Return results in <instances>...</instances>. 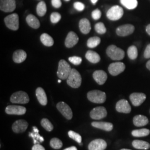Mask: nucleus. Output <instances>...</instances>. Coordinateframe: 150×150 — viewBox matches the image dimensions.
Segmentation results:
<instances>
[{"label":"nucleus","instance_id":"nucleus-14","mask_svg":"<svg viewBox=\"0 0 150 150\" xmlns=\"http://www.w3.org/2000/svg\"><path fill=\"white\" fill-rule=\"evenodd\" d=\"M146 98V96L144 93L134 92L131 94L129 96V100L132 104L134 106H139L143 102H144Z\"/></svg>","mask_w":150,"mask_h":150},{"label":"nucleus","instance_id":"nucleus-53","mask_svg":"<svg viewBox=\"0 0 150 150\" xmlns=\"http://www.w3.org/2000/svg\"><path fill=\"white\" fill-rule=\"evenodd\" d=\"M80 145H81V146H82V144L81 142V143H80Z\"/></svg>","mask_w":150,"mask_h":150},{"label":"nucleus","instance_id":"nucleus-28","mask_svg":"<svg viewBox=\"0 0 150 150\" xmlns=\"http://www.w3.org/2000/svg\"><path fill=\"white\" fill-rule=\"evenodd\" d=\"M40 40L41 42L46 46L51 47L54 45V41L53 38L47 33H45L42 34L40 37Z\"/></svg>","mask_w":150,"mask_h":150},{"label":"nucleus","instance_id":"nucleus-27","mask_svg":"<svg viewBox=\"0 0 150 150\" xmlns=\"http://www.w3.org/2000/svg\"><path fill=\"white\" fill-rule=\"evenodd\" d=\"M26 20L27 24L33 28L38 29L40 26V23L36 17L33 15H29L27 16Z\"/></svg>","mask_w":150,"mask_h":150},{"label":"nucleus","instance_id":"nucleus-18","mask_svg":"<svg viewBox=\"0 0 150 150\" xmlns=\"http://www.w3.org/2000/svg\"><path fill=\"white\" fill-rule=\"evenodd\" d=\"M79 40V37L74 32L71 31L69 32L66 38L64 44L66 47L67 48H71L75 46Z\"/></svg>","mask_w":150,"mask_h":150},{"label":"nucleus","instance_id":"nucleus-50","mask_svg":"<svg viewBox=\"0 0 150 150\" xmlns=\"http://www.w3.org/2000/svg\"><path fill=\"white\" fill-rule=\"evenodd\" d=\"M91 2L93 4V5H95L97 2L98 0H91Z\"/></svg>","mask_w":150,"mask_h":150},{"label":"nucleus","instance_id":"nucleus-30","mask_svg":"<svg viewBox=\"0 0 150 150\" xmlns=\"http://www.w3.org/2000/svg\"><path fill=\"white\" fill-rule=\"evenodd\" d=\"M150 134V131L149 129H134L131 132V134L136 137H142L147 136Z\"/></svg>","mask_w":150,"mask_h":150},{"label":"nucleus","instance_id":"nucleus-8","mask_svg":"<svg viewBox=\"0 0 150 150\" xmlns=\"http://www.w3.org/2000/svg\"><path fill=\"white\" fill-rule=\"evenodd\" d=\"M56 107L59 112L67 120H70L72 118L73 113L70 106L64 102H59L57 104Z\"/></svg>","mask_w":150,"mask_h":150},{"label":"nucleus","instance_id":"nucleus-12","mask_svg":"<svg viewBox=\"0 0 150 150\" xmlns=\"http://www.w3.org/2000/svg\"><path fill=\"white\" fill-rule=\"evenodd\" d=\"M16 7L15 0H0V9L5 12H11Z\"/></svg>","mask_w":150,"mask_h":150},{"label":"nucleus","instance_id":"nucleus-23","mask_svg":"<svg viewBox=\"0 0 150 150\" xmlns=\"http://www.w3.org/2000/svg\"><path fill=\"white\" fill-rule=\"evenodd\" d=\"M27 57L26 52L22 50L16 51L13 54V60L15 62L20 64L23 62Z\"/></svg>","mask_w":150,"mask_h":150},{"label":"nucleus","instance_id":"nucleus-39","mask_svg":"<svg viewBox=\"0 0 150 150\" xmlns=\"http://www.w3.org/2000/svg\"><path fill=\"white\" fill-rule=\"evenodd\" d=\"M69 60L72 64L75 65H79L82 62V59L80 57H77V56L70 57L69 58Z\"/></svg>","mask_w":150,"mask_h":150},{"label":"nucleus","instance_id":"nucleus-33","mask_svg":"<svg viewBox=\"0 0 150 150\" xmlns=\"http://www.w3.org/2000/svg\"><path fill=\"white\" fill-rule=\"evenodd\" d=\"M127 54L131 59H136L138 56V50L135 46H131L127 50Z\"/></svg>","mask_w":150,"mask_h":150},{"label":"nucleus","instance_id":"nucleus-25","mask_svg":"<svg viewBox=\"0 0 150 150\" xmlns=\"http://www.w3.org/2000/svg\"><path fill=\"white\" fill-rule=\"evenodd\" d=\"M86 59L92 64H97L100 61L101 57L100 55L96 52L88 50L86 54Z\"/></svg>","mask_w":150,"mask_h":150},{"label":"nucleus","instance_id":"nucleus-15","mask_svg":"<svg viewBox=\"0 0 150 150\" xmlns=\"http://www.w3.org/2000/svg\"><path fill=\"white\" fill-rule=\"evenodd\" d=\"M5 112L8 115H23L26 112V108L21 106L9 105L6 108Z\"/></svg>","mask_w":150,"mask_h":150},{"label":"nucleus","instance_id":"nucleus-52","mask_svg":"<svg viewBox=\"0 0 150 150\" xmlns=\"http://www.w3.org/2000/svg\"><path fill=\"white\" fill-rule=\"evenodd\" d=\"M58 82H59V83H61V80H58Z\"/></svg>","mask_w":150,"mask_h":150},{"label":"nucleus","instance_id":"nucleus-4","mask_svg":"<svg viewBox=\"0 0 150 150\" xmlns=\"http://www.w3.org/2000/svg\"><path fill=\"white\" fill-rule=\"evenodd\" d=\"M107 56L113 60H121L125 57L123 50L118 48L115 45H111L106 50Z\"/></svg>","mask_w":150,"mask_h":150},{"label":"nucleus","instance_id":"nucleus-20","mask_svg":"<svg viewBox=\"0 0 150 150\" xmlns=\"http://www.w3.org/2000/svg\"><path fill=\"white\" fill-rule=\"evenodd\" d=\"M91 125L95 128L101 129L107 132L111 131L113 128L112 123L111 122H103V121L92 122L91 123Z\"/></svg>","mask_w":150,"mask_h":150},{"label":"nucleus","instance_id":"nucleus-22","mask_svg":"<svg viewBox=\"0 0 150 150\" xmlns=\"http://www.w3.org/2000/svg\"><path fill=\"white\" fill-rule=\"evenodd\" d=\"M148 118L142 115L135 116L133 118V123L136 127H142L147 125L149 123Z\"/></svg>","mask_w":150,"mask_h":150},{"label":"nucleus","instance_id":"nucleus-5","mask_svg":"<svg viewBox=\"0 0 150 150\" xmlns=\"http://www.w3.org/2000/svg\"><path fill=\"white\" fill-rule=\"evenodd\" d=\"M123 15V8L119 6H113L107 12V17L111 21L120 20Z\"/></svg>","mask_w":150,"mask_h":150},{"label":"nucleus","instance_id":"nucleus-29","mask_svg":"<svg viewBox=\"0 0 150 150\" xmlns=\"http://www.w3.org/2000/svg\"><path fill=\"white\" fill-rule=\"evenodd\" d=\"M120 2L129 10H134L138 5L137 0H120Z\"/></svg>","mask_w":150,"mask_h":150},{"label":"nucleus","instance_id":"nucleus-43","mask_svg":"<svg viewBox=\"0 0 150 150\" xmlns=\"http://www.w3.org/2000/svg\"><path fill=\"white\" fill-rule=\"evenodd\" d=\"M52 5L54 8H58L62 5V2L61 0H51Z\"/></svg>","mask_w":150,"mask_h":150},{"label":"nucleus","instance_id":"nucleus-49","mask_svg":"<svg viewBox=\"0 0 150 150\" xmlns=\"http://www.w3.org/2000/svg\"><path fill=\"white\" fill-rule=\"evenodd\" d=\"M33 131H34V132H39L38 129H37V127H35V126L33 127Z\"/></svg>","mask_w":150,"mask_h":150},{"label":"nucleus","instance_id":"nucleus-11","mask_svg":"<svg viewBox=\"0 0 150 150\" xmlns=\"http://www.w3.org/2000/svg\"><path fill=\"white\" fill-rule=\"evenodd\" d=\"M134 27L131 24H126L120 26L116 29V33L119 36H127L134 32Z\"/></svg>","mask_w":150,"mask_h":150},{"label":"nucleus","instance_id":"nucleus-35","mask_svg":"<svg viewBox=\"0 0 150 150\" xmlns=\"http://www.w3.org/2000/svg\"><path fill=\"white\" fill-rule=\"evenodd\" d=\"M50 144L52 148H53L54 149H56V150L60 149L63 146L62 142L58 138L52 139L50 141Z\"/></svg>","mask_w":150,"mask_h":150},{"label":"nucleus","instance_id":"nucleus-10","mask_svg":"<svg viewBox=\"0 0 150 150\" xmlns=\"http://www.w3.org/2000/svg\"><path fill=\"white\" fill-rule=\"evenodd\" d=\"M126 66L123 62H116L110 64L108 67V72L112 76H117L125 70Z\"/></svg>","mask_w":150,"mask_h":150},{"label":"nucleus","instance_id":"nucleus-26","mask_svg":"<svg viewBox=\"0 0 150 150\" xmlns=\"http://www.w3.org/2000/svg\"><path fill=\"white\" fill-rule=\"evenodd\" d=\"M132 145L136 149L138 150H146L149 149L150 148V144L146 141L142 140H134L132 142Z\"/></svg>","mask_w":150,"mask_h":150},{"label":"nucleus","instance_id":"nucleus-6","mask_svg":"<svg viewBox=\"0 0 150 150\" xmlns=\"http://www.w3.org/2000/svg\"><path fill=\"white\" fill-rule=\"evenodd\" d=\"M10 101L13 103L26 104L29 102L30 98L26 92L24 91H17L11 95Z\"/></svg>","mask_w":150,"mask_h":150},{"label":"nucleus","instance_id":"nucleus-24","mask_svg":"<svg viewBox=\"0 0 150 150\" xmlns=\"http://www.w3.org/2000/svg\"><path fill=\"white\" fill-rule=\"evenodd\" d=\"M79 27L81 32L83 34H88L91 31L90 22L87 18L81 19L79 22Z\"/></svg>","mask_w":150,"mask_h":150},{"label":"nucleus","instance_id":"nucleus-55","mask_svg":"<svg viewBox=\"0 0 150 150\" xmlns=\"http://www.w3.org/2000/svg\"></svg>","mask_w":150,"mask_h":150},{"label":"nucleus","instance_id":"nucleus-54","mask_svg":"<svg viewBox=\"0 0 150 150\" xmlns=\"http://www.w3.org/2000/svg\"><path fill=\"white\" fill-rule=\"evenodd\" d=\"M65 1H69L70 0H65Z\"/></svg>","mask_w":150,"mask_h":150},{"label":"nucleus","instance_id":"nucleus-45","mask_svg":"<svg viewBox=\"0 0 150 150\" xmlns=\"http://www.w3.org/2000/svg\"><path fill=\"white\" fill-rule=\"evenodd\" d=\"M32 150H45V149L40 144H35L32 147Z\"/></svg>","mask_w":150,"mask_h":150},{"label":"nucleus","instance_id":"nucleus-2","mask_svg":"<svg viewBox=\"0 0 150 150\" xmlns=\"http://www.w3.org/2000/svg\"><path fill=\"white\" fill-rule=\"evenodd\" d=\"M82 77L80 74L77 70L73 69L67 79V84L74 88H79L81 85Z\"/></svg>","mask_w":150,"mask_h":150},{"label":"nucleus","instance_id":"nucleus-19","mask_svg":"<svg viewBox=\"0 0 150 150\" xmlns=\"http://www.w3.org/2000/svg\"><path fill=\"white\" fill-rule=\"evenodd\" d=\"M93 78L98 85H102L107 80V74L103 70H97L93 74Z\"/></svg>","mask_w":150,"mask_h":150},{"label":"nucleus","instance_id":"nucleus-47","mask_svg":"<svg viewBox=\"0 0 150 150\" xmlns=\"http://www.w3.org/2000/svg\"><path fill=\"white\" fill-rule=\"evenodd\" d=\"M64 150H77V148L75 147V146H71L70 147H68V148H66Z\"/></svg>","mask_w":150,"mask_h":150},{"label":"nucleus","instance_id":"nucleus-41","mask_svg":"<svg viewBox=\"0 0 150 150\" xmlns=\"http://www.w3.org/2000/svg\"><path fill=\"white\" fill-rule=\"evenodd\" d=\"M29 135H30V137H31L33 138V139H36L38 141H40V142H43V141H44L43 137H41L39 134L38 132H32V133H30Z\"/></svg>","mask_w":150,"mask_h":150},{"label":"nucleus","instance_id":"nucleus-40","mask_svg":"<svg viewBox=\"0 0 150 150\" xmlns=\"http://www.w3.org/2000/svg\"><path fill=\"white\" fill-rule=\"evenodd\" d=\"M91 16L93 20H98L101 17V12L98 9H96L94 11H92L91 13Z\"/></svg>","mask_w":150,"mask_h":150},{"label":"nucleus","instance_id":"nucleus-37","mask_svg":"<svg viewBox=\"0 0 150 150\" xmlns=\"http://www.w3.org/2000/svg\"><path fill=\"white\" fill-rule=\"evenodd\" d=\"M68 134L71 139L75 140L77 142L80 144L82 141V137L80 134L73 131H69Z\"/></svg>","mask_w":150,"mask_h":150},{"label":"nucleus","instance_id":"nucleus-36","mask_svg":"<svg viewBox=\"0 0 150 150\" xmlns=\"http://www.w3.org/2000/svg\"><path fill=\"white\" fill-rule=\"evenodd\" d=\"M95 31L99 34H104L106 32V28L102 22H98L95 26Z\"/></svg>","mask_w":150,"mask_h":150},{"label":"nucleus","instance_id":"nucleus-21","mask_svg":"<svg viewBox=\"0 0 150 150\" xmlns=\"http://www.w3.org/2000/svg\"><path fill=\"white\" fill-rule=\"evenodd\" d=\"M36 95L38 101L42 106H46L47 103V98L46 92L42 88L38 87L36 90Z\"/></svg>","mask_w":150,"mask_h":150},{"label":"nucleus","instance_id":"nucleus-42","mask_svg":"<svg viewBox=\"0 0 150 150\" xmlns=\"http://www.w3.org/2000/svg\"><path fill=\"white\" fill-rule=\"evenodd\" d=\"M74 7L77 11H82L85 9V5L80 2H76L74 4Z\"/></svg>","mask_w":150,"mask_h":150},{"label":"nucleus","instance_id":"nucleus-1","mask_svg":"<svg viewBox=\"0 0 150 150\" xmlns=\"http://www.w3.org/2000/svg\"><path fill=\"white\" fill-rule=\"evenodd\" d=\"M72 69L70 64H69L64 59H61L59 63L58 70L57 75L61 80H67L71 73Z\"/></svg>","mask_w":150,"mask_h":150},{"label":"nucleus","instance_id":"nucleus-48","mask_svg":"<svg viewBox=\"0 0 150 150\" xmlns=\"http://www.w3.org/2000/svg\"><path fill=\"white\" fill-rule=\"evenodd\" d=\"M146 67L147 68V69L150 71V59L149 61H147V62L146 63Z\"/></svg>","mask_w":150,"mask_h":150},{"label":"nucleus","instance_id":"nucleus-13","mask_svg":"<svg viewBox=\"0 0 150 150\" xmlns=\"http://www.w3.org/2000/svg\"><path fill=\"white\" fill-rule=\"evenodd\" d=\"M28 126V123L26 120H19L13 123L12 129L15 133L19 134L24 132L27 129Z\"/></svg>","mask_w":150,"mask_h":150},{"label":"nucleus","instance_id":"nucleus-17","mask_svg":"<svg viewBox=\"0 0 150 150\" xmlns=\"http://www.w3.org/2000/svg\"><path fill=\"white\" fill-rule=\"evenodd\" d=\"M116 110L118 112L129 113L131 111V107L126 100L122 99L117 102Z\"/></svg>","mask_w":150,"mask_h":150},{"label":"nucleus","instance_id":"nucleus-9","mask_svg":"<svg viewBox=\"0 0 150 150\" xmlns=\"http://www.w3.org/2000/svg\"><path fill=\"white\" fill-rule=\"evenodd\" d=\"M107 110L105 107L98 106L91 110L90 116L92 119L99 120L105 118L107 116Z\"/></svg>","mask_w":150,"mask_h":150},{"label":"nucleus","instance_id":"nucleus-31","mask_svg":"<svg viewBox=\"0 0 150 150\" xmlns=\"http://www.w3.org/2000/svg\"><path fill=\"white\" fill-rule=\"evenodd\" d=\"M36 12L38 16H43L47 12V7L45 2L41 1L38 4L36 8Z\"/></svg>","mask_w":150,"mask_h":150},{"label":"nucleus","instance_id":"nucleus-51","mask_svg":"<svg viewBox=\"0 0 150 150\" xmlns=\"http://www.w3.org/2000/svg\"><path fill=\"white\" fill-rule=\"evenodd\" d=\"M121 150H129V149H121Z\"/></svg>","mask_w":150,"mask_h":150},{"label":"nucleus","instance_id":"nucleus-3","mask_svg":"<svg viewBox=\"0 0 150 150\" xmlns=\"http://www.w3.org/2000/svg\"><path fill=\"white\" fill-rule=\"evenodd\" d=\"M87 98L91 102L95 103H103L106 101L105 92L100 90H92L87 93Z\"/></svg>","mask_w":150,"mask_h":150},{"label":"nucleus","instance_id":"nucleus-32","mask_svg":"<svg viewBox=\"0 0 150 150\" xmlns=\"http://www.w3.org/2000/svg\"><path fill=\"white\" fill-rule=\"evenodd\" d=\"M101 42V39L99 37L90 38L87 41V45L89 48H95Z\"/></svg>","mask_w":150,"mask_h":150},{"label":"nucleus","instance_id":"nucleus-7","mask_svg":"<svg viewBox=\"0 0 150 150\" xmlns=\"http://www.w3.org/2000/svg\"><path fill=\"white\" fill-rule=\"evenodd\" d=\"M6 26L8 28L16 31L19 28V17L17 13H12L6 17L4 19Z\"/></svg>","mask_w":150,"mask_h":150},{"label":"nucleus","instance_id":"nucleus-34","mask_svg":"<svg viewBox=\"0 0 150 150\" xmlns=\"http://www.w3.org/2000/svg\"><path fill=\"white\" fill-rule=\"evenodd\" d=\"M41 125L47 131L51 132L54 129V126L47 118H43L41 121Z\"/></svg>","mask_w":150,"mask_h":150},{"label":"nucleus","instance_id":"nucleus-16","mask_svg":"<svg viewBox=\"0 0 150 150\" xmlns=\"http://www.w3.org/2000/svg\"><path fill=\"white\" fill-rule=\"evenodd\" d=\"M107 147V143L104 139H94L88 146V150H105Z\"/></svg>","mask_w":150,"mask_h":150},{"label":"nucleus","instance_id":"nucleus-38","mask_svg":"<svg viewBox=\"0 0 150 150\" xmlns=\"http://www.w3.org/2000/svg\"><path fill=\"white\" fill-rule=\"evenodd\" d=\"M61 18V15L58 12H53L50 16L51 21L52 23H56L60 21Z\"/></svg>","mask_w":150,"mask_h":150},{"label":"nucleus","instance_id":"nucleus-44","mask_svg":"<svg viewBox=\"0 0 150 150\" xmlns=\"http://www.w3.org/2000/svg\"><path fill=\"white\" fill-rule=\"evenodd\" d=\"M145 59H150V43L149 44L146 48L145 49L144 54Z\"/></svg>","mask_w":150,"mask_h":150},{"label":"nucleus","instance_id":"nucleus-46","mask_svg":"<svg viewBox=\"0 0 150 150\" xmlns=\"http://www.w3.org/2000/svg\"><path fill=\"white\" fill-rule=\"evenodd\" d=\"M146 31L147 33H148V35L150 36V24L146 26Z\"/></svg>","mask_w":150,"mask_h":150}]
</instances>
